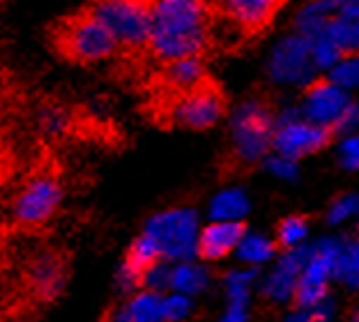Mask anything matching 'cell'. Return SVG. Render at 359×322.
<instances>
[{"mask_svg":"<svg viewBox=\"0 0 359 322\" xmlns=\"http://www.w3.org/2000/svg\"><path fill=\"white\" fill-rule=\"evenodd\" d=\"M0 95H3V86H0Z\"/></svg>","mask_w":359,"mask_h":322,"instance_id":"cell-31","label":"cell"},{"mask_svg":"<svg viewBox=\"0 0 359 322\" xmlns=\"http://www.w3.org/2000/svg\"><path fill=\"white\" fill-rule=\"evenodd\" d=\"M3 3H5V0H0V7H3Z\"/></svg>","mask_w":359,"mask_h":322,"instance_id":"cell-30","label":"cell"},{"mask_svg":"<svg viewBox=\"0 0 359 322\" xmlns=\"http://www.w3.org/2000/svg\"><path fill=\"white\" fill-rule=\"evenodd\" d=\"M247 320V313H244V304H231L226 318L222 322H244Z\"/></svg>","mask_w":359,"mask_h":322,"instance_id":"cell-25","label":"cell"},{"mask_svg":"<svg viewBox=\"0 0 359 322\" xmlns=\"http://www.w3.org/2000/svg\"><path fill=\"white\" fill-rule=\"evenodd\" d=\"M269 168H272L276 175H283V177L295 175V166H292V161L283 159V156H274V159H269Z\"/></svg>","mask_w":359,"mask_h":322,"instance_id":"cell-24","label":"cell"},{"mask_svg":"<svg viewBox=\"0 0 359 322\" xmlns=\"http://www.w3.org/2000/svg\"><path fill=\"white\" fill-rule=\"evenodd\" d=\"M353 322H359V311L355 313V318H353Z\"/></svg>","mask_w":359,"mask_h":322,"instance_id":"cell-29","label":"cell"},{"mask_svg":"<svg viewBox=\"0 0 359 322\" xmlns=\"http://www.w3.org/2000/svg\"><path fill=\"white\" fill-rule=\"evenodd\" d=\"M348 97L330 79H316L304 88V113L320 125H330L346 111Z\"/></svg>","mask_w":359,"mask_h":322,"instance_id":"cell-10","label":"cell"},{"mask_svg":"<svg viewBox=\"0 0 359 322\" xmlns=\"http://www.w3.org/2000/svg\"><path fill=\"white\" fill-rule=\"evenodd\" d=\"M102 322H113V316H111V309L104 313V318H102Z\"/></svg>","mask_w":359,"mask_h":322,"instance_id":"cell-27","label":"cell"},{"mask_svg":"<svg viewBox=\"0 0 359 322\" xmlns=\"http://www.w3.org/2000/svg\"><path fill=\"white\" fill-rule=\"evenodd\" d=\"M222 14L208 0H150L148 60L152 67L205 58L215 51V23Z\"/></svg>","mask_w":359,"mask_h":322,"instance_id":"cell-1","label":"cell"},{"mask_svg":"<svg viewBox=\"0 0 359 322\" xmlns=\"http://www.w3.org/2000/svg\"><path fill=\"white\" fill-rule=\"evenodd\" d=\"M306 260H309L306 251H288V255L281 260V265L276 267L272 279H269L267 295L276 302L288 300L292 295V288H295L297 279H299V271L306 265Z\"/></svg>","mask_w":359,"mask_h":322,"instance_id":"cell-14","label":"cell"},{"mask_svg":"<svg viewBox=\"0 0 359 322\" xmlns=\"http://www.w3.org/2000/svg\"><path fill=\"white\" fill-rule=\"evenodd\" d=\"M344 163L348 168H359V136L344 143Z\"/></svg>","mask_w":359,"mask_h":322,"instance_id":"cell-23","label":"cell"},{"mask_svg":"<svg viewBox=\"0 0 359 322\" xmlns=\"http://www.w3.org/2000/svg\"><path fill=\"white\" fill-rule=\"evenodd\" d=\"M357 210H359V196H346L344 201H339L332 208L330 221H332V224H337V221H341L344 217H348V214H353Z\"/></svg>","mask_w":359,"mask_h":322,"instance_id":"cell-22","label":"cell"},{"mask_svg":"<svg viewBox=\"0 0 359 322\" xmlns=\"http://www.w3.org/2000/svg\"><path fill=\"white\" fill-rule=\"evenodd\" d=\"M332 83L339 86H357L359 83V62L344 60L332 69Z\"/></svg>","mask_w":359,"mask_h":322,"instance_id":"cell-21","label":"cell"},{"mask_svg":"<svg viewBox=\"0 0 359 322\" xmlns=\"http://www.w3.org/2000/svg\"><path fill=\"white\" fill-rule=\"evenodd\" d=\"M205 274L198 269V267H191V265H180L175 269H170V286L175 288L180 293H187V295H196L205 288Z\"/></svg>","mask_w":359,"mask_h":322,"instance_id":"cell-18","label":"cell"},{"mask_svg":"<svg viewBox=\"0 0 359 322\" xmlns=\"http://www.w3.org/2000/svg\"><path fill=\"white\" fill-rule=\"evenodd\" d=\"M196 212L170 210L150 219L145 235L159 246L164 260H189L196 253Z\"/></svg>","mask_w":359,"mask_h":322,"instance_id":"cell-7","label":"cell"},{"mask_svg":"<svg viewBox=\"0 0 359 322\" xmlns=\"http://www.w3.org/2000/svg\"><path fill=\"white\" fill-rule=\"evenodd\" d=\"M357 244H359V233H357Z\"/></svg>","mask_w":359,"mask_h":322,"instance_id":"cell-32","label":"cell"},{"mask_svg":"<svg viewBox=\"0 0 359 322\" xmlns=\"http://www.w3.org/2000/svg\"><path fill=\"white\" fill-rule=\"evenodd\" d=\"M249 212V203L244 198L242 192H226V194H219L212 203V217L219 219V221H233L238 217H244Z\"/></svg>","mask_w":359,"mask_h":322,"instance_id":"cell-17","label":"cell"},{"mask_svg":"<svg viewBox=\"0 0 359 322\" xmlns=\"http://www.w3.org/2000/svg\"><path fill=\"white\" fill-rule=\"evenodd\" d=\"M274 109L269 102H247L242 104L233 120V145L219 168L222 175L235 173H249L258 166V161L272 150L274 138Z\"/></svg>","mask_w":359,"mask_h":322,"instance_id":"cell-4","label":"cell"},{"mask_svg":"<svg viewBox=\"0 0 359 322\" xmlns=\"http://www.w3.org/2000/svg\"><path fill=\"white\" fill-rule=\"evenodd\" d=\"M129 322H161V300L157 293L143 290L125 307Z\"/></svg>","mask_w":359,"mask_h":322,"instance_id":"cell-15","label":"cell"},{"mask_svg":"<svg viewBox=\"0 0 359 322\" xmlns=\"http://www.w3.org/2000/svg\"><path fill=\"white\" fill-rule=\"evenodd\" d=\"M274 244L267 242L265 237H249L240 242V258L247 262H265L274 255Z\"/></svg>","mask_w":359,"mask_h":322,"instance_id":"cell-19","label":"cell"},{"mask_svg":"<svg viewBox=\"0 0 359 322\" xmlns=\"http://www.w3.org/2000/svg\"><path fill=\"white\" fill-rule=\"evenodd\" d=\"M311 60V42L306 37H290L274 51L272 76L276 81H299L309 72Z\"/></svg>","mask_w":359,"mask_h":322,"instance_id":"cell-13","label":"cell"},{"mask_svg":"<svg viewBox=\"0 0 359 322\" xmlns=\"http://www.w3.org/2000/svg\"><path fill=\"white\" fill-rule=\"evenodd\" d=\"M355 37H357V44H359V26H355Z\"/></svg>","mask_w":359,"mask_h":322,"instance_id":"cell-28","label":"cell"},{"mask_svg":"<svg viewBox=\"0 0 359 322\" xmlns=\"http://www.w3.org/2000/svg\"><path fill=\"white\" fill-rule=\"evenodd\" d=\"M313 320H320V318H295V320H290V322H313Z\"/></svg>","mask_w":359,"mask_h":322,"instance_id":"cell-26","label":"cell"},{"mask_svg":"<svg viewBox=\"0 0 359 322\" xmlns=\"http://www.w3.org/2000/svg\"><path fill=\"white\" fill-rule=\"evenodd\" d=\"M62 198L60 168L53 161H42L32 168L26 185L12 201V217L19 226L37 228L53 217Z\"/></svg>","mask_w":359,"mask_h":322,"instance_id":"cell-5","label":"cell"},{"mask_svg":"<svg viewBox=\"0 0 359 322\" xmlns=\"http://www.w3.org/2000/svg\"><path fill=\"white\" fill-rule=\"evenodd\" d=\"M48 46L55 58L69 65H95L116 55V39L106 26L83 7L74 14L55 19L46 30Z\"/></svg>","mask_w":359,"mask_h":322,"instance_id":"cell-3","label":"cell"},{"mask_svg":"<svg viewBox=\"0 0 359 322\" xmlns=\"http://www.w3.org/2000/svg\"><path fill=\"white\" fill-rule=\"evenodd\" d=\"M247 230L249 226L244 221H217L201 230L196 253L201 260H222L233 249H238Z\"/></svg>","mask_w":359,"mask_h":322,"instance_id":"cell-11","label":"cell"},{"mask_svg":"<svg viewBox=\"0 0 359 322\" xmlns=\"http://www.w3.org/2000/svg\"><path fill=\"white\" fill-rule=\"evenodd\" d=\"M337 138V129L330 125H306V122H288L274 131L272 147L283 159L297 161L306 154L320 152Z\"/></svg>","mask_w":359,"mask_h":322,"instance_id":"cell-9","label":"cell"},{"mask_svg":"<svg viewBox=\"0 0 359 322\" xmlns=\"http://www.w3.org/2000/svg\"><path fill=\"white\" fill-rule=\"evenodd\" d=\"M228 113V95L224 86L208 72L198 83L182 93L170 109V129L205 131Z\"/></svg>","mask_w":359,"mask_h":322,"instance_id":"cell-6","label":"cell"},{"mask_svg":"<svg viewBox=\"0 0 359 322\" xmlns=\"http://www.w3.org/2000/svg\"><path fill=\"white\" fill-rule=\"evenodd\" d=\"M189 309H191V304L184 295H173L161 302V316H164L166 322H180L189 313Z\"/></svg>","mask_w":359,"mask_h":322,"instance_id":"cell-20","label":"cell"},{"mask_svg":"<svg viewBox=\"0 0 359 322\" xmlns=\"http://www.w3.org/2000/svg\"><path fill=\"white\" fill-rule=\"evenodd\" d=\"M208 3L242 32L244 42H254L272 26L276 14L288 0H208Z\"/></svg>","mask_w":359,"mask_h":322,"instance_id":"cell-8","label":"cell"},{"mask_svg":"<svg viewBox=\"0 0 359 322\" xmlns=\"http://www.w3.org/2000/svg\"><path fill=\"white\" fill-rule=\"evenodd\" d=\"M83 10L100 19L116 39L120 81L143 83L154 69L148 60L150 0H90Z\"/></svg>","mask_w":359,"mask_h":322,"instance_id":"cell-2","label":"cell"},{"mask_svg":"<svg viewBox=\"0 0 359 322\" xmlns=\"http://www.w3.org/2000/svg\"><path fill=\"white\" fill-rule=\"evenodd\" d=\"M161 262H164V255H161L159 246L143 233L129 244V249L125 253L122 271H120L122 283H125V288H143L148 274L154 267H159Z\"/></svg>","mask_w":359,"mask_h":322,"instance_id":"cell-12","label":"cell"},{"mask_svg":"<svg viewBox=\"0 0 359 322\" xmlns=\"http://www.w3.org/2000/svg\"><path fill=\"white\" fill-rule=\"evenodd\" d=\"M306 228H309V219L302 217V214H295V217H285L279 221L276 226V239H274V249L276 251H283L288 253L292 251V246L297 242H302L306 235Z\"/></svg>","mask_w":359,"mask_h":322,"instance_id":"cell-16","label":"cell"}]
</instances>
